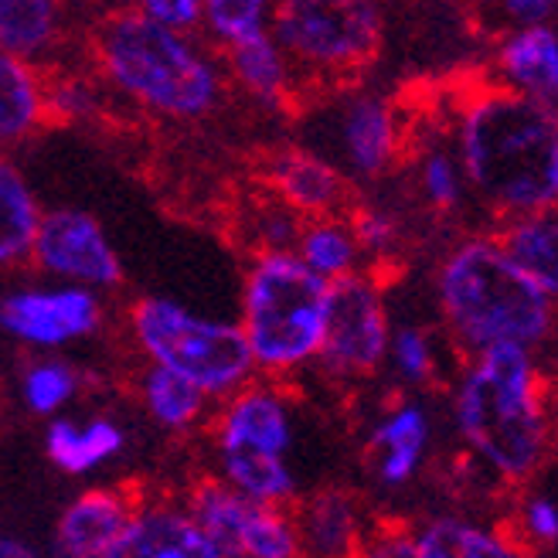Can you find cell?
Segmentation results:
<instances>
[{
	"mask_svg": "<svg viewBox=\"0 0 558 558\" xmlns=\"http://www.w3.org/2000/svg\"><path fill=\"white\" fill-rule=\"evenodd\" d=\"M457 160L466 187L505 221L558 211V113L497 82L457 106Z\"/></svg>",
	"mask_w": 558,
	"mask_h": 558,
	"instance_id": "obj_1",
	"label": "cell"
},
{
	"mask_svg": "<svg viewBox=\"0 0 558 558\" xmlns=\"http://www.w3.org/2000/svg\"><path fill=\"white\" fill-rule=\"evenodd\" d=\"M548 385L532 351L497 344L470 357L453 392V423L490 473L508 484L532 481L548 460L558 426Z\"/></svg>",
	"mask_w": 558,
	"mask_h": 558,
	"instance_id": "obj_2",
	"label": "cell"
},
{
	"mask_svg": "<svg viewBox=\"0 0 558 558\" xmlns=\"http://www.w3.org/2000/svg\"><path fill=\"white\" fill-rule=\"evenodd\" d=\"M436 300L446 330L466 357L497 344L535 354L558 327V306L508 259L497 235H466L442 256Z\"/></svg>",
	"mask_w": 558,
	"mask_h": 558,
	"instance_id": "obj_3",
	"label": "cell"
},
{
	"mask_svg": "<svg viewBox=\"0 0 558 558\" xmlns=\"http://www.w3.org/2000/svg\"><path fill=\"white\" fill-rule=\"evenodd\" d=\"M89 51L109 86L160 120H205L226 93L218 62L198 41L167 32L140 8L102 14Z\"/></svg>",
	"mask_w": 558,
	"mask_h": 558,
	"instance_id": "obj_4",
	"label": "cell"
},
{
	"mask_svg": "<svg viewBox=\"0 0 558 558\" xmlns=\"http://www.w3.org/2000/svg\"><path fill=\"white\" fill-rule=\"evenodd\" d=\"M330 283L314 276L293 253L253 256L242 279L239 330L256 375L276 381L317 361L327 327Z\"/></svg>",
	"mask_w": 558,
	"mask_h": 558,
	"instance_id": "obj_5",
	"label": "cell"
},
{
	"mask_svg": "<svg viewBox=\"0 0 558 558\" xmlns=\"http://www.w3.org/2000/svg\"><path fill=\"white\" fill-rule=\"evenodd\" d=\"M126 324L154 368L191 381L211 402L229 399L256 378L253 354L232 320L198 317L171 296H140L130 303Z\"/></svg>",
	"mask_w": 558,
	"mask_h": 558,
	"instance_id": "obj_6",
	"label": "cell"
},
{
	"mask_svg": "<svg viewBox=\"0 0 558 558\" xmlns=\"http://www.w3.org/2000/svg\"><path fill=\"white\" fill-rule=\"evenodd\" d=\"M211 436L218 450V481L259 505H293V418L276 381L253 378L229 399H221L211 412Z\"/></svg>",
	"mask_w": 558,
	"mask_h": 558,
	"instance_id": "obj_7",
	"label": "cell"
},
{
	"mask_svg": "<svg viewBox=\"0 0 558 558\" xmlns=\"http://www.w3.org/2000/svg\"><path fill=\"white\" fill-rule=\"evenodd\" d=\"M269 35L293 75L351 78L378 59L385 17L368 0H290L272 11Z\"/></svg>",
	"mask_w": 558,
	"mask_h": 558,
	"instance_id": "obj_8",
	"label": "cell"
},
{
	"mask_svg": "<svg viewBox=\"0 0 558 558\" xmlns=\"http://www.w3.org/2000/svg\"><path fill=\"white\" fill-rule=\"evenodd\" d=\"M388 341H392V324L378 279L357 269L330 283L327 327L317 354L324 372L341 381L372 378L388 361Z\"/></svg>",
	"mask_w": 558,
	"mask_h": 558,
	"instance_id": "obj_9",
	"label": "cell"
},
{
	"mask_svg": "<svg viewBox=\"0 0 558 558\" xmlns=\"http://www.w3.org/2000/svg\"><path fill=\"white\" fill-rule=\"evenodd\" d=\"M32 259L41 272L59 276L82 290H113L123 283V259L102 226L78 208L41 211Z\"/></svg>",
	"mask_w": 558,
	"mask_h": 558,
	"instance_id": "obj_10",
	"label": "cell"
},
{
	"mask_svg": "<svg viewBox=\"0 0 558 558\" xmlns=\"http://www.w3.org/2000/svg\"><path fill=\"white\" fill-rule=\"evenodd\" d=\"M102 327V300L82 287L14 290L0 296V330L35 351H59Z\"/></svg>",
	"mask_w": 558,
	"mask_h": 558,
	"instance_id": "obj_11",
	"label": "cell"
},
{
	"mask_svg": "<svg viewBox=\"0 0 558 558\" xmlns=\"http://www.w3.org/2000/svg\"><path fill=\"white\" fill-rule=\"evenodd\" d=\"M266 194L283 208H290L296 218H330L348 215L351 184L330 160L311 154V150H279L263 167Z\"/></svg>",
	"mask_w": 558,
	"mask_h": 558,
	"instance_id": "obj_12",
	"label": "cell"
},
{
	"mask_svg": "<svg viewBox=\"0 0 558 558\" xmlns=\"http://www.w3.org/2000/svg\"><path fill=\"white\" fill-rule=\"evenodd\" d=\"M290 514L300 538V558H354L372 535L361 497L338 484L293 500Z\"/></svg>",
	"mask_w": 558,
	"mask_h": 558,
	"instance_id": "obj_13",
	"label": "cell"
},
{
	"mask_svg": "<svg viewBox=\"0 0 558 558\" xmlns=\"http://www.w3.org/2000/svg\"><path fill=\"white\" fill-rule=\"evenodd\" d=\"M140 500V490L130 487L82 490L54 521V558H106L126 532Z\"/></svg>",
	"mask_w": 558,
	"mask_h": 558,
	"instance_id": "obj_14",
	"label": "cell"
},
{
	"mask_svg": "<svg viewBox=\"0 0 558 558\" xmlns=\"http://www.w3.org/2000/svg\"><path fill=\"white\" fill-rule=\"evenodd\" d=\"M106 558H221L202 535L181 500H140L126 532L106 551Z\"/></svg>",
	"mask_w": 558,
	"mask_h": 558,
	"instance_id": "obj_15",
	"label": "cell"
},
{
	"mask_svg": "<svg viewBox=\"0 0 558 558\" xmlns=\"http://www.w3.org/2000/svg\"><path fill=\"white\" fill-rule=\"evenodd\" d=\"M341 154L348 171L357 178H381L388 167H396L405 147L399 109L381 96H354L341 109L338 123Z\"/></svg>",
	"mask_w": 558,
	"mask_h": 558,
	"instance_id": "obj_16",
	"label": "cell"
},
{
	"mask_svg": "<svg viewBox=\"0 0 558 558\" xmlns=\"http://www.w3.org/2000/svg\"><path fill=\"white\" fill-rule=\"evenodd\" d=\"M429 412L418 402H399L388 409L375 423L365 446V460L378 487L402 490L405 484H412L429 453Z\"/></svg>",
	"mask_w": 558,
	"mask_h": 558,
	"instance_id": "obj_17",
	"label": "cell"
},
{
	"mask_svg": "<svg viewBox=\"0 0 558 558\" xmlns=\"http://www.w3.org/2000/svg\"><path fill=\"white\" fill-rule=\"evenodd\" d=\"M497 86L558 113V32L551 24L514 27L494 48Z\"/></svg>",
	"mask_w": 558,
	"mask_h": 558,
	"instance_id": "obj_18",
	"label": "cell"
},
{
	"mask_svg": "<svg viewBox=\"0 0 558 558\" xmlns=\"http://www.w3.org/2000/svg\"><path fill=\"white\" fill-rule=\"evenodd\" d=\"M409 535L423 558H535L511 527H487L463 514H433Z\"/></svg>",
	"mask_w": 558,
	"mask_h": 558,
	"instance_id": "obj_19",
	"label": "cell"
},
{
	"mask_svg": "<svg viewBox=\"0 0 558 558\" xmlns=\"http://www.w3.org/2000/svg\"><path fill=\"white\" fill-rule=\"evenodd\" d=\"M126 433L120 423L106 415H96L89 423H75V418H51L45 429V453L69 477H82L93 473L102 463L123 453Z\"/></svg>",
	"mask_w": 558,
	"mask_h": 558,
	"instance_id": "obj_20",
	"label": "cell"
},
{
	"mask_svg": "<svg viewBox=\"0 0 558 558\" xmlns=\"http://www.w3.org/2000/svg\"><path fill=\"white\" fill-rule=\"evenodd\" d=\"M181 505L191 514V521L202 527V535L218 548L221 558L239 555L242 527H245V518L253 511L256 500L242 497L239 490H232L218 477H198L187 487Z\"/></svg>",
	"mask_w": 558,
	"mask_h": 558,
	"instance_id": "obj_21",
	"label": "cell"
},
{
	"mask_svg": "<svg viewBox=\"0 0 558 558\" xmlns=\"http://www.w3.org/2000/svg\"><path fill=\"white\" fill-rule=\"evenodd\" d=\"M497 242L508 259L558 306V211L505 221Z\"/></svg>",
	"mask_w": 558,
	"mask_h": 558,
	"instance_id": "obj_22",
	"label": "cell"
},
{
	"mask_svg": "<svg viewBox=\"0 0 558 558\" xmlns=\"http://www.w3.org/2000/svg\"><path fill=\"white\" fill-rule=\"evenodd\" d=\"M136 396L144 402L147 415L167 433L202 429L205 423H211V412H215V402L202 392V388H194L191 381L163 372V368H154V365L140 372Z\"/></svg>",
	"mask_w": 558,
	"mask_h": 558,
	"instance_id": "obj_23",
	"label": "cell"
},
{
	"mask_svg": "<svg viewBox=\"0 0 558 558\" xmlns=\"http://www.w3.org/2000/svg\"><path fill=\"white\" fill-rule=\"evenodd\" d=\"M45 123V72L0 51V147L27 140Z\"/></svg>",
	"mask_w": 558,
	"mask_h": 558,
	"instance_id": "obj_24",
	"label": "cell"
},
{
	"mask_svg": "<svg viewBox=\"0 0 558 558\" xmlns=\"http://www.w3.org/2000/svg\"><path fill=\"white\" fill-rule=\"evenodd\" d=\"M226 72L242 93H248L263 106H283L293 96V69L287 62L283 48L272 41V35L253 38L226 51Z\"/></svg>",
	"mask_w": 558,
	"mask_h": 558,
	"instance_id": "obj_25",
	"label": "cell"
},
{
	"mask_svg": "<svg viewBox=\"0 0 558 558\" xmlns=\"http://www.w3.org/2000/svg\"><path fill=\"white\" fill-rule=\"evenodd\" d=\"M293 256L320 276L324 283H338V279L361 269V248L351 232L348 215H330V218H311L300 226Z\"/></svg>",
	"mask_w": 558,
	"mask_h": 558,
	"instance_id": "obj_26",
	"label": "cell"
},
{
	"mask_svg": "<svg viewBox=\"0 0 558 558\" xmlns=\"http://www.w3.org/2000/svg\"><path fill=\"white\" fill-rule=\"evenodd\" d=\"M41 208L11 160H0V269H14L32 259Z\"/></svg>",
	"mask_w": 558,
	"mask_h": 558,
	"instance_id": "obj_27",
	"label": "cell"
},
{
	"mask_svg": "<svg viewBox=\"0 0 558 558\" xmlns=\"http://www.w3.org/2000/svg\"><path fill=\"white\" fill-rule=\"evenodd\" d=\"M62 8L51 0H0V51L21 62L38 59L59 41Z\"/></svg>",
	"mask_w": 558,
	"mask_h": 558,
	"instance_id": "obj_28",
	"label": "cell"
},
{
	"mask_svg": "<svg viewBox=\"0 0 558 558\" xmlns=\"http://www.w3.org/2000/svg\"><path fill=\"white\" fill-rule=\"evenodd\" d=\"M82 388L78 368L62 357H38L21 372V399L35 415H59Z\"/></svg>",
	"mask_w": 558,
	"mask_h": 558,
	"instance_id": "obj_29",
	"label": "cell"
},
{
	"mask_svg": "<svg viewBox=\"0 0 558 558\" xmlns=\"http://www.w3.org/2000/svg\"><path fill=\"white\" fill-rule=\"evenodd\" d=\"M269 21L272 11L263 0H208L202 27L221 51H229L235 45L269 35Z\"/></svg>",
	"mask_w": 558,
	"mask_h": 558,
	"instance_id": "obj_30",
	"label": "cell"
},
{
	"mask_svg": "<svg viewBox=\"0 0 558 558\" xmlns=\"http://www.w3.org/2000/svg\"><path fill=\"white\" fill-rule=\"evenodd\" d=\"M418 191H423L426 205L439 215H450L463 205L466 181L457 150H446L442 144L423 150V157H418Z\"/></svg>",
	"mask_w": 558,
	"mask_h": 558,
	"instance_id": "obj_31",
	"label": "cell"
},
{
	"mask_svg": "<svg viewBox=\"0 0 558 558\" xmlns=\"http://www.w3.org/2000/svg\"><path fill=\"white\" fill-rule=\"evenodd\" d=\"M388 361L405 385H429L436 378V344L426 327H399L388 341Z\"/></svg>",
	"mask_w": 558,
	"mask_h": 558,
	"instance_id": "obj_32",
	"label": "cell"
},
{
	"mask_svg": "<svg viewBox=\"0 0 558 558\" xmlns=\"http://www.w3.org/2000/svg\"><path fill=\"white\" fill-rule=\"evenodd\" d=\"M514 538L527 548H555L558 545V505L545 494H527L518 505V521H514Z\"/></svg>",
	"mask_w": 558,
	"mask_h": 558,
	"instance_id": "obj_33",
	"label": "cell"
},
{
	"mask_svg": "<svg viewBox=\"0 0 558 558\" xmlns=\"http://www.w3.org/2000/svg\"><path fill=\"white\" fill-rule=\"evenodd\" d=\"M348 221H351L361 256H388L399 245L402 229L396 215H388L381 208H354L348 211Z\"/></svg>",
	"mask_w": 558,
	"mask_h": 558,
	"instance_id": "obj_34",
	"label": "cell"
},
{
	"mask_svg": "<svg viewBox=\"0 0 558 558\" xmlns=\"http://www.w3.org/2000/svg\"><path fill=\"white\" fill-rule=\"evenodd\" d=\"M140 11L160 27H167V32L184 38H191V32H198L205 17V4H198V0H144Z\"/></svg>",
	"mask_w": 558,
	"mask_h": 558,
	"instance_id": "obj_35",
	"label": "cell"
},
{
	"mask_svg": "<svg viewBox=\"0 0 558 558\" xmlns=\"http://www.w3.org/2000/svg\"><path fill=\"white\" fill-rule=\"evenodd\" d=\"M354 558H423V551L415 548L409 527H372L368 542L357 548Z\"/></svg>",
	"mask_w": 558,
	"mask_h": 558,
	"instance_id": "obj_36",
	"label": "cell"
},
{
	"mask_svg": "<svg viewBox=\"0 0 558 558\" xmlns=\"http://www.w3.org/2000/svg\"><path fill=\"white\" fill-rule=\"evenodd\" d=\"M505 14L514 21V27H542V24H551V17L558 14V4H551V0H508Z\"/></svg>",
	"mask_w": 558,
	"mask_h": 558,
	"instance_id": "obj_37",
	"label": "cell"
},
{
	"mask_svg": "<svg viewBox=\"0 0 558 558\" xmlns=\"http://www.w3.org/2000/svg\"><path fill=\"white\" fill-rule=\"evenodd\" d=\"M0 558H45V555L14 535H0Z\"/></svg>",
	"mask_w": 558,
	"mask_h": 558,
	"instance_id": "obj_38",
	"label": "cell"
}]
</instances>
